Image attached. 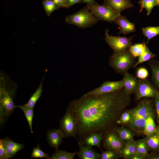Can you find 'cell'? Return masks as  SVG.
Masks as SVG:
<instances>
[{"label": "cell", "instance_id": "obj_1", "mask_svg": "<svg viewBox=\"0 0 159 159\" xmlns=\"http://www.w3.org/2000/svg\"><path fill=\"white\" fill-rule=\"evenodd\" d=\"M130 100V95L122 88L111 92L82 96L71 101L67 108L74 118L79 140L94 133L104 136L115 130Z\"/></svg>", "mask_w": 159, "mask_h": 159}, {"label": "cell", "instance_id": "obj_2", "mask_svg": "<svg viewBox=\"0 0 159 159\" xmlns=\"http://www.w3.org/2000/svg\"><path fill=\"white\" fill-rule=\"evenodd\" d=\"M131 120L129 128L135 133L143 134L146 120L150 115H154V109L151 100L144 98L134 108L128 110Z\"/></svg>", "mask_w": 159, "mask_h": 159}, {"label": "cell", "instance_id": "obj_3", "mask_svg": "<svg viewBox=\"0 0 159 159\" xmlns=\"http://www.w3.org/2000/svg\"><path fill=\"white\" fill-rule=\"evenodd\" d=\"M100 20L87 6L74 14L67 16L65 19L66 23L83 29L91 27Z\"/></svg>", "mask_w": 159, "mask_h": 159}, {"label": "cell", "instance_id": "obj_4", "mask_svg": "<svg viewBox=\"0 0 159 159\" xmlns=\"http://www.w3.org/2000/svg\"><path fill=\"white\" fill-rule=\"evenodd\" d=\"M129 50L121 52H114L110 57L109 64L117 73H123L134 65L135 59Z\"/></svg>", "mask_w": 159, "mask_h": 159}, {"label": "cell", "instance_id": "obj_5", "mask_svg": "<svg viewBox=\"0 0 159 159\" xmlns=\"http://www.w3.org/2000/svg\"><path fill=\"white\" fill-rule=\"evenodd\" d=\"M86 6L92 13L100 20L112 23L120 14L110 7L97 3L87 4Z\"/></svg>", "mask_w": 159, "mask_h": 159}, {"label": "cell", "instance_id": "obj_6", "mask_svg": "<svg viewBox=\"0 0 159 159\" xmlns=\"http://www.w3.org/2000/svg\"><path fill=\"white\" fill-rule=\"evenodd\" d=\"M109 30L105 31V40L106 42L114 51V52L118 53L124 52L132 45L133 37H115L110 35Z\"/></svg>", "mask_w": 159, "mask_h": 159}, {"label": "cell", "instance_id": "obj_7", "mask_svg": "<svg viewBox=\"0 0 159 159\" xmlns=\"http://www.w3.org/2000/svg\"><path fill=\"white\" fill-rule=\"evenodd\" d=\"M59 129L62 132L64 138L72 137L76 139L75 121L71 111L68 108L64 116L60 120Z\"/></svg>", "mask_w": 159, "mask_h": 159}, {"label": "cell", "instance_id": "obj_8", "mask_svg": "<svg viewBox=\"0 0 159 159\" xmlns=\"http://www.w3.org/2000/svg\"><path fill=\"white\" fill-rule=\"evenodd\" d=\"M15 107L12 98L5 88L4 83L3 86L1 85L0 89L1 121L11 115Z\"/></svg>", "mask_w": 159, "mask_h": 159}, {"label": "cell", "instance_id": "obj_9", "mask_svg": "<svg viewBox=\"0 0 159 159\" xmlns=\"http://www.w3.org/2000/svg\"><path fill=\"white\" fill-rule=\"evenodd\" d=\"M102 140L105 149L106 150L112 149L120 153L125 145L115 129L106 133L103 136Z\"/></svg>", "mask_w": 159, "mask_h": 159}, {"label": "cell", "instance_id": "obj_10", "mask_svg": "<svg viewBox=\"0 0 159 159\" xmlns=\"http://www.w3.org/2000/svg\"><path fill=\"white\" fill-rule=\"evenodd\" d=\"M123 86V79L117 81H105L99 87L88 91L84 94L82 96L99 95L113 92L122 89Z\"/></svg>", "mask_w": 159, "mask_h": 159}, {"label": "cell", "instance_id": "obj_11", "mask_svg": "<svg viewBox=\"0 0 159 159\" xmlns=\"http://www.w3.org/2000/svg\"><path fill=\"white\" fill-rule=\"evenodd\" d=\"M157 91L147 80H139V87L135 93L136 99L155 97Z\"/></svg>", "mask_w": 159, "mask_h": 159}, {"label": "cell", "instance_id": "obj_12", "mask_svg": "<svg viewBox=\"0 0 159 159\" xmlns=\"http://www.w3.org/2000/svg\"><path fill=\"white\" fill-rule=\"evenodd\" d=\"M123 90L127 94L130 95L135 93L139 84V80L127 72L124 74L123 79Z\"/></svg>", "mask_w": 159, "mask_h": 159}, {"label": "cell", "instance_id": "obj_13", "mask_svg": "<svg viewBox=\"0 0 159 159\" xmlns=\"http://www.w3.org/2000/svg\"><path fill=\"white\" fill-rule=\"evenodd\" d=\"M47 141L50 147L56 150H58L61 144L63 143L64 135L59 129H53L48 130L47 132Z\"/></svg>", "mask_w": 159, "mask_h": 159}, {"label": "cell", "instance_id": "obj_14", "mask_svg": "<svg viewBox=\"0 0 159 159\" xmlns=\"http://www.w3.org/2000/svg\"><path fill=\"white\" fill-rule=\"evenodd\" d=\"M103 4L119 13L124 10L134 6L130 0H104Z\"/></svg>", "mask_w": 159, "mask_h": 159}, {"label": "cell", "instance_id": "obj_15", "mask_svg": "<svg viewBox=\"0 0 159 159\" xmlns=\"http://www.w3.org/2000/svg\"><path fill=\"white\" fill-rule=\"evenodd\" d=\"M114 22L119 27L120 34L125 35L135 31V24L130 22L125 16L121 14L115 19Z\"/></svg>", "mask_w": 159, "mask_h": 159}, {"label": "cell", "instance_id": "obj_16", "mask_svg": "<svg viewBox=\"0 0 159 159\" xmlns=\"http://www.w3.org/2000/svg\"><path fill=\"white\" fill-rule=\"evenodd\" d=\"M0 140L5 149L8 159L12 157L24 147L23 144L15 143L8 138Z\"/></svg>", "mask_w": 159, "mask_h": 159}, {"label": "cell", "instance_id": "obj_17", "mask_svg": "<svg viewBox=\"0 0 159 159\" xmlns=\"http://www.w3.org/2000/svg\"><path fill=\"white\" fill-rule=\"evenodd\" d=\"M79 151L77 155L80 159H99L100 154L92 147L78 143Z\"/></svg>", "mask_w": 159, "mask_h": 159}, {"label": "cell", "instance_id": "obj_18", "mask_svg": "<svg viewBox=\"0 0 159 159\" xmlns=\"http://www.w3.org/2000/svg\"><path fill=\"white\" fill-rule=\"evenodd\" d=\"M103 136L98 133L92 134L83 139L79 140L78 143L91 147L96 146L100 148L101 146V142Z\"/></svg>", "mask_w": 159, "mask_h": 159}, {"label": "cell", "instance_id": "obj_19", "mask_svg": "<svg viewBox=\"0 0 159 159\" xmlns=\"http://www.w3.org/2000/svg\"><path fill=\"white\" fill-rule=\"evenodd\" d=\"M136 148V141L134 140L125 143L120 150L121 156L124 159H129L135 154Z\"/></svg>", "mask_w": 159, "mask_h": 159}, {"label": "cell", "instance_id": "obj_20", "mask_svg": "<svg viewBox=\"0 0 159 159\" xmlns=\"http://www.w3.org/2000/svg\"><path fill=\"white\" fill-rule=\"evenodd\" d=\"M136 153L135 155L141 156L145 158L148 159L149 154L150 148L145 138L136 140Z\"/></svg>", "mask_w": 159, "mask_h": 159}, {"label": "cell", "instance_id": "obj_21", "mask_svg": "<svg viewBox=\"0 0 159 159\" xmlns=\"http://www.w3.org/2000/svg\"><path fill=\"white\" fill-rule=\"evenodd\" d=\"M115 130L120 138L125 144L134 140L135 133L130 128L118 127Z\"/></svg>", "mask_w": 159, "mask_h": 159}, {"label": "cell", "instance_id": "obj_22", "mask_svg": "<svg viewBox=\"0 0 159 159\" xmlns=\"http://www.w3.org/2000/svg\"><path fill=\"white\" fill-rule=\"evenodd\" d=\"M77 152L70 153L63 150H56L50 159H73Z\"/></svg>", "mask_w": 159, "mask_h": 159}, {"label": "cell", "instance_id": "obj_23", "mask_svg": "<svg viewBox=\"0 0 159 159\" xmlns=\"http://www.w3.org/2000/svg\"><path fill=\"white\" fill-rule=\"evenodd\" d=\"M15 107L20 108L23 111L28 122L31 132L32 133V123L34 116V109L29 107L26 104L22 105L15 106Z\"/></svg>", "mask_w": 159, "mask_h": 159}, {"label": "cell", "instance_id": "obj_24", "mask_svg": "<svg viewBox=\"0 0 159 159\" xmlns=\"http://www.w3.org/2000/svg\"><path fill=\"white\" fill-rule=\"evenodd\" d=\"M156 127L153 115L150 116L146 120L143 134L148 136L155 133Z\"/></svg>", "mask_w": 159, "mask_h": 159}, {"label": "cell", "instance_id": "obj_25", "mask_svg": "<svg viewBox=\"0 0 159 159\" xmlns=\"http://www.w3.org/2000/svg\"><path fill=\"white\" fill-rule=\"evenodd\" d=\"M42 82L43 81L35 92L32 95L27 102L25 104L31 108L34 109L35 104L42 95Z\"/></svg>", "mask_w": 159, "mask_h": 159}, {"label": "cell", "instance_id": "obj_26", "mask_svg": "<svg viewBox=\"0 0 159 159\" xmlns=\"http://www.w3.org/2000/svg\"><path fill=\"white\" fill-rule=\"evenodd\" d=\"M144 138L150 149L155 150L159 149V137L155 133L146 136Z\"/></svg>", "mask_w": 159, "mask_h": 159}, {"label": "cell", "instance_id": "obj_27", "mask_svg": "<svg viewBox=\"0 0 159 159\" xmlns=\"http://www.w3.org/2000/svg\"><path fill=\"white\" fill-rule=\"evenodd\" d=\"M146 46V45L144 42L136 44L131 45L129 48V50L134 57H139L144 52Z\"/></svg>", "mask_w": 159, "mask_h": 159}, {"label": "cell", "instance_id": "obj_28", "mask_svg": "<svg viewBox=\"0 0 159 159\" xmlns=\"http://www.w3.org/2000/svg\"><path fill=\"white\" fill-rule=\"evenodd\" d=\"M144 36L149 40L159 34V26H148L142 28Z\"/></svg>", "mask_w": 159, "mask_h": 159}, {"label": "cell", "instance_id": "obj_29", "mask_svg": "<svg viewBox=\"0 0 159 159\" xmlns=\"http://www.w3.org/2000/svg\"><path fill=\"white\" fill-rule=\"evenodd\" d=\"M148 64L151 69L153 80L159 89V63H154L150 61Z\"/></svg>", "mask_w": 159, "mask_h": 159}, {"label": "cell", "instance_id": "obj_30", "mask_svg": "<svg viewBox=\"0 0 159 159\" xmlns=\"http://www.w3.org/2000/svg\"><path fill=\"white\" fill-rule=\"evenodd\" d=\"M140 5L141 12L143 8H145L147 11V15H149L153 8L156 6V0H140L138 2Z\"/></svg>", "mask_w": 159, "mask_h": 159}, {"label": "cell", "instance_id": "obj_31", "mask_svg": "<svg viewBox=\"0 0 159 159\" xmlns=\"http://www.w3.org/2000/svg\"><path fill=\"white\" fill-rule=\"evenodd\" d=\"M155 55L151 52L146 46L144 53L139 57L138 60L133 67L135 68L138 65L153 58Z\"/></svg>", "mask_w": 159, "mask_h": 159}, {"label": "cell", "instance_id": "obj_32", "mask_svg": "<svg viewBox=\"0 0 159 159\" xmlns=\"http://www.w3.org/2000/svg\"><path fill=\"white\" fill-rule=\"evenodd\" d=\"M120 156V153L112 149L102 151L100 154L101 159H118Z\"/></svg>", "mask_w": 159, "mask_h": 159}, {"label": "cell", "instance_id": "obj_33", "mask_svg": "<svg viewBox=\"0 0 159 159\" xmlns=\"http://www.w3.org/2000/svg\"><path fill=\"white\" fill-rule=\"evenodd\" d=\"M42 4L47 15L49 16L58 7L51 0H43Z\"/></svg>", "mask_w": 159, "mask_h": 159}, {"label": "cell", "instance_id": "obj_34", "mask_svg": "<svg viewBox=\"0 0 159 159\" xmlns=\"http://www.w3.org/2000/svg\"><path fill=\"white\" fill-rule=\"evenodd\" d=\"M31 157L32 158H45L47 159H50V157L49 156V154L43 152L40 148L39 145L38 144L37 147L34 148Z\"/></svg>", "mask_w": 159, "mask_h": 159}, {"label": "cell", "instance_id": "obj_35", "mask_svg": "<svg viewBox=\"0 0 159 159\" xmlns=\"http://www.w3.org/2000/svg\"><path fill=\"white\" fill-rule=\"evenodd\" d=\"M131 120V115L128 110L124 111L121 114L118 124H122L128 125Z\"/></svg>", "mask_w": 159, "mask_h": 159}, {"label": "cell", "instance_id": "obj_36", "mask_svg": "<svg viewBox=\"0 0 159 159\" xmlns=\"http://www.w3.org/2000/svg\"><path fill=\"white\" fill-rule=\"evenodd\" d=\"M148 75L147 70L144 67L138 68L136 72L137 77L140 80H144L146 78Z\"/></svg>", "mask_w": 159, "mask_h": 159}, {"label": "cell", "instance_id": "obj_37", "mask_svg": "<svg viewBox=\"0 0 159 159\" xmlns=\"http://www.w3.org/2000/svg\"><path fill=\"white\" fill-rule=\"evenodd\" d=\"M155 104L158 122L159 123V92L157 91L155 97Z\"/></svg>", "mask_w": 159, "mask_h": 159}, {"label": "cell", "instance_id": "obj_38", "mask_svg": "<svg viewBox=\"0 0 159 159\" xmlns=\"http://www.w3.org/2000/svg\"><path fill=\"white\" fill-rule=\"evenodd\" d=\"M0 159H8L7 155L1 141L0 140Z\"/></svg>", "mask_w": 159, "mask_h": 159}, {"label": "cell", "instance_id": "obj_39", "mask_svg": "<svg viewBox=\"0 0 159 159\" xmlns=\"http://www.w3.org/2000/svg\"><path fill=\"white\" fill-rule=\"evenodd\" d=\"M83 2L81 0H67L66 8L69 7L76 4Z\"/></svg>", "mask_w": 159, "mask_h": 159}, {"label": "cell", "instance_id": "obj_40", "mask_svg": "<svg viewBox=\"0 0 159 159\" xmlns=\"http://www.w3.org/2000/svg\"><path fill=\"white\" fill-rule=\"evenodd\" d=\"M58 8L64 7L66 8V5L63 0H51Z\"/></svg>", "mask_w": 159, "mask_h": 159}, {"label": "cell", "instance_id": "obj_41", "mask_svg": "<svg viewBox=\"0 0 159 159\" xmlns=\"http://www.w3.org/2000/svg\"><path fill=\"white\" fill-rule=\"evenodd\" d=\"M148 159H159V155L156 154H149L148 156Z\"/></svg>", "mask_w": 159, "mask_h": 159}, {"label": "cell", "instance_id": "obj_42", "mask_svg": "<svg viewBox=\"0 0 159 159\" xmlns=\"http://www.w3.org/2000/svg\"><path fill=\"white\" fill-rule=\"evenodd\" d=\"M129 159H145V158L141 156L134 155L131 157Z\"/></svg>", "mask_w": 159, "mask_h": 159}, {"label": "cell", "instance_id": "obj_43", "mask_svg": "<svg viewBox=\"0 0 159 159\" xmlns=\"http://www.w3.org/2000/svg\"><path fill=\"white\" fill-rule=\"evenodd\" d=\"M83 2L87 3V4H95L97 3L95 0H81Z\"/></svg>", "mask_w": 159, "mask_h": 159}, {"label": "cell", "instance_id": "obj_44", "mask_svg": "<svg viewBox=\"0 0 159 159\" xmlns=\"http://www.w3.org/2000/svg\"><path fill=\"white\" fill-rule=\"evenodd\" d=\"M155 133L159 137V126H156Z\"/></svg>", "mask_w": 159, "mask_h": 159}, {"label": "cell", "instance_id": "obj_45", "mask_svg": "<svg viewBox=\"0 0 159 159\" xmlns=\"http://www.w3.org/2000/svg\"><path fill=\"white\" fill-rule=\"evenodd\" d=\"M156 6H159V0H156Z\"/></svg>", "mask_w": 159, "mask_h": 159}, {"label": "cell", "instance_id": "obj_46", "mask_svg": "<svg viewBox=\"0 0 159 159\" xmlns=\"http://www.w3.org/2000/svg\"><path fill=\"white\" fill-rule=\"evenodd\" d=\"M67 0H63L64 2L65 3V4H66H66Z\"/></svg>", "mask_w": 159, "mask_h": 159}]
</instances>
